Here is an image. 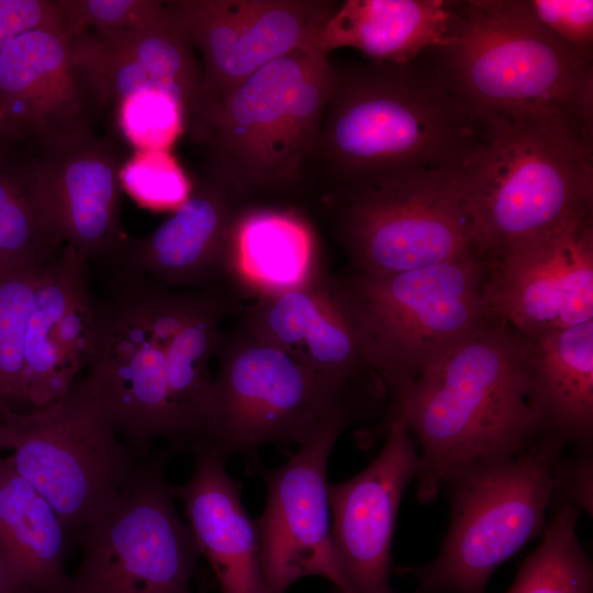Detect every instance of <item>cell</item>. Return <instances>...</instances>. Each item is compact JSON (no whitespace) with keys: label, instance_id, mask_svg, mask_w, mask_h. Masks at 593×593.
<instances>
[{"label":"cell","instance_id":"obj_38","mask_svg":"<svg viewBox=\"0 0 593 593\" xmlns=\"http://www.w3.org/2000/svg\"><path fill=\"white\" fill-rule=\"evenodd\" d=\"M19 440L18 433L0 421V451L3 449H14Z\"/></svg>","mask_w":593,"mask_h":593},{"label":"cell","instance_id":"obj_6","mask_svg":"<svg viewBox=\"0 0 593 593\" xmlns=\"http://www.w3.org/2000/svg\"><path fill=\"white\" fill-rule=\"evenodd\" d=\"M489 260L478 255L414 270L329 275V289L393 405L418 374L490 315Z\"/></svg>","mask_w":593,"mask_h":593},{"label":"cell","instance_id":"obj_15","mask_svg":"<svg viewBox=\"0 0 593 593\" xmlns=\"http://www.w3.org/2000/svg\"><path fill=\"white\" fill-rule=\"evenodd\" d=\"M166 2L202 55L210 124L219 105L245 79L277 58L315 45L318 32L337 3L331 0Z\"/></svg>","mask_w":593,"mask_h":593},{"label":"cell","instance_id":"obj_24","mask_svg":"<svg viewBox=\"0 0 593 593\" xmlns=\"http://www.w3.org/2000/svg\"><path fill=\"white\" fill-rule=\"evenodd\" d=\"M328 272L317 232L296 205L246 204L238 210L224 282L242 299L300 289Z\"/></svg>","mask_w":593,"mask_h":593},{"label":"cell","instance_id":"obj_20","mask_svg":"<svg viewBox=\"0 0 593 593\" xmlns=\"http://www.w3.org/2000/svg\"><path fill=\"white\" fill-rule=\"evenodd\" d=\"M329 275L310 286L243 305L238 322L315 374L374 405L387 396L385 390L329 289Z\"/></svg>","mask_w":593,"mask_h":593},{"label":"cell","instance_id":"obj_32","mask_svg":"<svg viewBox=\"0 0 593 593\" xmlns=\"http://www.w3.org/2000/svg\"><path fill=\"white\" fill-rule=\"evenodd\" d=\"M122 189L142 206L176 210L190 195L192 181L169 150H137L120 172Z\"/></svg>","mask_w":593,"mask_h":593},{"label":"cell","instance_id":"obj_8","mask_svg":"<svg viewBox=\"0 0 593 593\" xmlns=\"http://www.w3.org/2000/svg\"><path fill=\"white\" fill-rule=\"evenodd\" d=\"M567 445L540 436L519 452L471 465L446 485L450 524L438 556L400 568L415 593H484L495 569L544 527Z\"/></svg>","mask_w":593,"mask_h":593},{"label":"cell","instance_id":"obj_33","mask_svg":"<svg viewBox=\"0 0 593 593\" xmlns=\"http://www.w3.org/2000/svg\"><path fill=\"white\" fill-rule=\"evenodd\" d=\"M116 112L122 133L137 150H169L186 131L180 103L163 91L133 93L116 107Z\"/></svg>","mask_w":593,"mask_h":593},{"label":"cell","instance_id":"obj_37","mask_svg":"<svg viewBox=\"0 0 593 593\" xmlns=\"http://www.w3.org/2000/svg\"><path fill=\"white\" fill-rule=\"evenodd\" d=\"M0 593H25L12 574L0 547Z\"/></svg>","mask_w":593,"mask_h":593},{"label":"cell","instance_id":"obj_7","mask_svg":"<svg viewBox=\"0 0 593 593\" xmlns=\"http://www.w3.org/2000/svg\"><path fill=\"white\" fill-rule=\"evenodd\" d=\"M320 202L351 272L387 275L484 256L460 171L393 170L331 182Z\"/></svg>","mask_w":593,"mask_h":593},{"label":"cell","instance_id":"obj_21","mask_svg":"<svg viewBox=\"0 0 593 593\" xmlns=\"http://www.w3.org/2000/svg\"><path fill=\"white\" fill-rule=\"evenodd\" d=\"M246 205L205 170L188 199L152 234L126 238L108 261L116 276L142 277L175 290L224 282L232 224Z\"/></svg>","mask_w":593,"mask_h":593},{"label":"cell","instance_id":"obj_35","mask_svg":"<svg viewBox=\"0 0 593 593\" xmlns=\"http://www.w3.org/2000/svg\"><path fill=\"white\" fill-rule=\"evenodd\" d=\"M537 19L586 60L593 52L592 0H532Z\"/></svg>","mask_w":593,"mask_h":593},{"label":"cell","instance_id":"obj_4","mask_svg":"<svg viewBox=\"0 0 593 593\" xmlns=\"http://www.w3.org/2000/svg\"><path fill=\"white\" fill-rule=\"evenodd\" d=\"M334 79L315 45L261 67L219 105L202 144L206 170L245 204H290L306 191Z\"/></svg>","mask_w":593,"mask_h":593},{"label":"cell","instance_id":"obj_31","mask_svg":"<svg viewBox=\"0 0 593 593\" xmlns=\"http://www.w3.org/2000/svg\"><path fill=\"white\" fill-rule=\"evenodd\" d=\"M42 269L0 271V409L24 403L27 326Z\"/></svg>","mask_w":593,"mask_h":593},{"label":"cell","instance_id":"obj_9","mask_svg":"<svg viewBox=\"0 0 593 593\" xmlns=\"http://www.w3.org/2000/svg\"><path fill=\"white\" fill-rule=\"evenodd\" d=\"M204 290H175L146 278L114 275L97 302L83 379L109 424L142 460L155 439L170 443L169 346Z\"/></svg>","mask_w":593,"mask_h":593},{"label":"cell","instance_id":"obj_1","mask_svg":"<svg viewBox=\"0 0 593 593\" xmlns=\"http://www.w3.org/2000/svg\"><path fill=\"white\" fill-rule=\"evenodd\" d=\"M394 417L421 447L422 503L462 469L522 451L541 436L525 336L489 316L427 366L380 425Z\"/></svg>","mask_w":593,"mask_h":593},{"label":"cell","instance_id":"obj_25","mask_svg":"<svg viewBox=\"0 0 593 593\" xmlns=\"http://www.w3.org/2000/svg\"><path fill=\"white\" fill-rule=\"evenodd\" d=\"M525 338L530 395L541 435L567 446H589L593 436V320Z\"/></svg>","mask_w":593,"mask_h":593},{"label":"cell","instance_id":"obj_10","mask_svg":"<svg viewBox=\"0 0 593 593\" xmlns=\"http://www.w3.org/2000/svg\"><path fill=\"white\" fill-rule=\"evenodd\" d=\"M238 322V321H237ZM202 443L222 458L270 443L302 445L331 422L350 424L372 404L315 374L239 322L222 329Z\"/></svg>","mask_w":593,"mask_h":593},{"label":"cell","instance_id":"obj_26","mask_svg":"<svg viewBox=\"0 0 593 593\" xmlns=\"http://www.w3.org/2000/svg\"><path fill=\"white\" fill-rule=\"evenodd\" d=\"M449 1L345 0L337 2L315 46L327 54L350 47L370 61L403 64L444 44Z\"/></svg>","mask_w":593,"mask_h":593},{"label":"cell","instance_id":"obj_30","mask_svg":"<svg viewBox=\"0 0 593 593\" xmlns=\"http://www.w3.org/2000/svg\"><path fill=\"white\" fill-rule=\"evenodd\" d=\"M579 513L573 503L560 506L506 593H592V564L575 533Z\"/></svg>","mask_w":593,"mask_h":593},{"label":"cell","instance_id":"obj_36","mask_svg":"<svg viewBox=\"0 0 593 593\" xmlns=\"http://www.w3.org/2000/svg\"><path fill=\"white\" fill-rule=\"evenodd\" d=\"M37 29H64L56 0H0V51Z\"/></svg>","mask_w":593,"mask_h":593},{"label":"cell","instance_id":"obj_28","mask_svg":"<svg viewBox=\"0 0 593 593\" xmlns=\"http://www.w3.org/2000/svg\"><path fill=\"white\" fill-rule=\"evenodd\" d=\"M242 307L240 296L227 283L206 288L170 343L167 385L172 449L192 451L203 440L213 379L210 361L215 354L222 322Z\"/></svg>","mask_w":593,"mask_h":593},{"label":"cell","instance_id":"obj_22","mask_svg":"<svg viewBox=\"0 0 593 593\" xmlns=\"http://www.w3.org/2000/svg\"><path fill=\"white\" fill-rule=\"evenodd\" d=\"M96 317L87 261L66 245L41 271L29 321L23 396L32 410L63 398L87 368Z\"/></svg>","mask_w":593,"mask_h":593},{"label":"cell","instance_id":"obj_2","mask_svg":"<svg viewBox=\"0 0 593 593\" xmlns=\"http://www.w3.org/2000/svg\"><path fill=\"white\" fill-rule=\"evenodd\" d=\"M334 65L312 161L331 182L407 169L460 171L477 149L484 116L434 64ZM311 161V163H312Z\"/></svg>","mask_w":593,"mask_h":593},{"label":"cell","instance_id":"obj_17","mask_svg":"<svg viewBox=\"0 0 593 593\" xmlns=\"http://www.w3.org/2000/svg\"><path fill=\"white\" fill-rule=\"evenodd\" d=\"M383 447L351 479L327 486L334 555L351 593H394L391 547L407 484L417 479L419 456L403 421L380 426Z\"/></svg>","mask_w":593,"mask_h":593},{"label":"cell","instance_id":"obj_23","mask_svg":"<svg viewBox=\"0 0 593 593\" xmlns=\"http://www.w3.org/2000/svg\"><path fill=\"white\" fill-rule=\"evenodd\" d=\"M190 479L171 485L184 507L200 555L213 569L222 593H271L260 558L256 521L247 514L240 489L225 459L204 443L192 450Z\"/></svg>","mask_w":593,"mask_h":593},{"label":"cell","instance_id":"obj_3","mask_svg":"<svg viewBox=\"0 0 593 593\" xmlns=\"http://www.w3.org/2000/svg\"><path fill=\"white\" fill-rule=\"evenodd\" d=\"M483 116L461 182L486 258L593 212V128L551 110Z\"/></svg>","mask_w":593,"mask_h":593},{"label":"cell","instance_id":"obj_11","mask_svg":"<svg viewBox=\"0 0 593 593\" xmlns=\"http://www.w3.org/2000/svg\"><path fill=\"white\" fill-rule=\"evenodd\" d=\"M0 421L19 436L13 466L52 504L68 540L80 542L142 461L109 424L83 377L44 409L1 407Z\"/></svg>","mask_w":593,"mask_h":593},{"label":"cell","instance_id":"obj_12","mask_svg":"<svg viewBox=\"0 0 593 593\" xmlns=\"http://www.w3.org/2000/svg\"><path fill=\"white\" fill-rule=\"evenodd\" d=\"M170 450L139 462L114 503L82 534L65 593H191L199 549L167 481Z\"/></svg>","mask_w":593,"mask_h":593},{"label":"cell","instance_id":"obj_13","mask_svg":"<svg viewBox=\"0 0 593 593\" xmlns=\"http://www.w3.org/2000/svg\"><path fill=\"white\" fill-rule=\"evenodd\" d=\"M80 34L25 32L0 51V139L35 154L94 134L104 111Z\"/></svg>","mask_w":593,"mask_h":593},{"label":"cell","instance_id":"obj_27","mask_svg":"<svg viewBox=\"0 0 593 593\" xmlns=\"http://www.w3.org/2000/svg\"><path fill=\"white\" fill-rule=\"evenodd\" d=\"M68 537L52 504L0 457V547L25 593H65Z\"/></svg>","mask_w":593,"mask_h":593},{"label":"cell","instance_id":"obj_39","mask_svg":"<svg viewBox=\"0 0 593 593\" xmlns=\"http://www.w3.org/2000/svg\"><path fill=\"white\" fill-rule=\"evenodd\" d=\"M10 153H13V150L0 139V158L4 157Z\"/></svg>","mask_w":593,"mask_h":593},{"label":"cell","instance_id":"obj_34","mask_svg":"<svg viewBox=\"0 0 593 593\" xmlns=\"http://www.w3.org/2000/svg\"><path fill=\"white\" fill-rule=\"evenodd\" d=\"M64 29L72 34L89 30H128L153 24L167 11L157 0H57Z\"/></svg>","mask_w":593,"mask_h":593},{"label":"cell","instance_id":"obj_5","mask_svg":"<svg viewBox=\"0 0 593 593\" xmlns=\"http://www.w3.org/2000/svg\"><path fill=\"white\" fill-rule=\"evenodd\" d=\"M480 115L551 110L593 128V66L526 0L449 1L444 44L427 52Z\"/></svg>","mask_w":593,"mask_h":593},{"label":"cell","instance_id":"obj_14","mask_svg":"<svg viewBox=\"0 0 593 593\" xmlns=\"http://www.w3.org/2000/svg\"><path fill=\"white\" fill-rule=\"evenodd\" d=\"M488 313L524 336L593 320V212L488 258Z\"/></svg>","mask_w":593,"mask_h":593},{"label":"cell","instance_id":"obj_19","mask_svg":"<svg viewBox=\"0 0 593 593\" xmlns=\"http://www.w3.org/2000/svg\"><path fill=\"white\" fill-rule=\"evenodd\" d=\"M150 25L80 33L82 49L105 110L128 96L158 90L174 97L186 118V131L203 143L210 112L202 68L194 47L170 12Z\"/></svg>","mask_w":593,"mask_h":593},{"label":"cell","instance_id":"obj_16","mask_svg":"<svg viewBox=\"0 0 593 593\" xmlns=\"http://www.w3.org/2000/svg\"><path fill=\"white\" fill-rule=\"evenodd\" d=\"M349 424L328 423L283 465L264 473L267 503L256 526L271 593H286L312 575L328 580L337 593H351L333 550L326 474L332 449Z\"/></svg>","mask_w":593,"mask_h":593},{"label":"cell","instance_id":"obj_29","mask_svg":"<svg viewBox=\"0 0 593 593\" xmlns=\"http://www.w3.org/2000/svg\"><path fill=\"white\" fill-rule=\"evenodd\" d=\"M60 243L33 198L22 154L0 158V271L40 269Z\"/></svg>","mask_w":593,"mask_h":593},{"label":"cell","instance_id":"obj_18","mask_svg":"<svg viewBox=\"0 0 593 593\" xmlns=\"http://www.w3.org/2000/svg\"><path fill=\"white\" fill-rule=\"evenodd\" d=\"M21 154L33 198L61 243L87 262L112 258L127 238L119 212L123 163L113 144L92 134Z\"/></svg>","mask_w":593,"mask_h":593}]
</instances>
